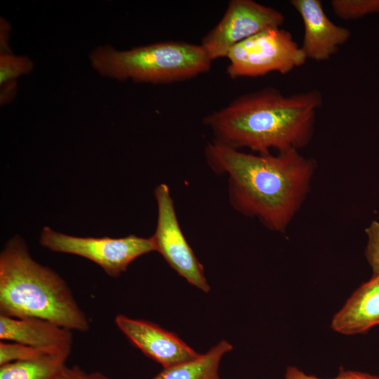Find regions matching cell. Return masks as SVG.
Returning <instances> with one entry per match:
<instances>
[{
  "label": "cell",
  "instance_id": "1",
  "mask_svg": "<svg viewBox=\"0 0 379 379\" xmlns=\"http://www.w3.org/2000/svg\"><path fill=\"white\" fill-rule=\"evenodd\" d=\"M204 157L214 173L227 178L230 206L277 232L286 230L302 206L316 169L297 149L254 154L213 141Z\"/></svg>",
  "mask_w": 379,
  "mask_h": 379
},
{
  "label": "cell",
  "instance_id": "2",
  "mask_svg": "<svg viewBox=\"0 0 379 379\" xmlns=\"http://www.w3.org/2000/svg\"><path fill=\"white\" fill-rule=\"evenodd\" d=\"M322 105L318 90L284 95L274 87L239 96L206 115L203 123L213 141L258 154L300 150L312 138L317 110Z\"/></svg>",
  "mask_w": 379,
  "mask_h": 379
},
{
  "label": "cell",
  "instance_id": "3",
  "mask_svg": "<svg viewBox=\"0 0 379 379\" xmlns=\"http://www.w3.org/2000/svg\"><path fill=\"white\" fill-rule=\"evenodd\" d=\"M0 314L43 319L70 331L90 327L65 280L36 262L19 236L0 254Z\"/></svg>",
  "mask_w": 379,
  "mask_h": 379
},
{
  "label": "cell",
  "instance_id": "4",
  "mask_svg": "<svg viewBox=\"0 0 379 379\" xmlns=\"http://www.w3.org/2000/svg\"><path fill=\"white\" fill-rule=\"evenodd\" d=\"M88 58L93 69L102 77L152 84L190 79L208 72L212 63L200 44L174 41L126 51L100 46Z\"/></svg>",
  "mask_w": 379,
  "mask_h": 379
},
{
  "label": "cell",
  "instance_id": "5",
  "mask_svg": "<svg viewBox=\"0 0 379 379\" xmlns=\"http://www.w3.org/2000/svg\"><path fill=\"white\" fill-rule=\"evenodd\" d=\"M231 79L257 77L272 72L287 74L307 58L292 34L281 27L265 29L235 45L228 53Z\"/></svg>",
  "mask_w": 379,
  "mask_h": 379
},
{
  "label": "cell",
  "instance_id": "6",
  "mask_svg": "<svg viewBox=\"0 0 379 379\" xmlns=\"http://www.w3.org/2000/svg\"><path fill=\"white\" fill-rule=\"evenodd\" d=\"M40 243L52 251L88 259L113 277L125 272L136 258L155 251L151 237L134 234L121 238L79 237L57 232L48 227L42 230Z\"/></svg>",
  "mask_w": 379,
  "mask_h": 379
},
{
  "label": "cell",
  "instance_id": "7",
  "mask_svg": "<svg viewBox=\"0 0 379 379\" xmlns=\"http://www.w3.org/2000/svg\"><path fill=\"white\" fill-rule=\"evenodd\" d=\"M284 16L274 8L253 0H231L219 22L200 44L208 58H227L230 51L241 41L270 28L281 27Z\"/></svg>",
  "mask_w": 379,
  "mask_h": 379
},
{
  "label": "cell",
  "instance_id": "8",
  "mask_svg": "<svg viewBox=\"0 0 379 379\" xmlns=\"http://www.w3.org/2000/svg\"><path fill=\"white\" fill-rule=\"evenodd\" d=\"M157 204V222L151 237L155 247L170 267L190 284L208 292L210 286L204 267L196 257L181 230L174 202L168 185L161 183L154 189Z\"/></svg>",
  "mask_w": 379,
  "mask_h": 379
},
{
  "label": "cell",
  "instance_id": "9",
  "mask_svg": "<svg viewBox=\"0 0 379 379\" xmlns=\"http://www.w3.org/2000/svg\"><path fill=\"white\" fill-rule=\"evenodd\" d=\"M114 322L131 343L163 368L197 359L200 356L175 333L157 324L118 314Z\"/></svg>",
  "mask_w": 379,
  "mask_h": 379
},
{
  "label": "cell",
  "instance_id": "10",
  "mask_svg": "<svg viewBox=\"0 0 379 379\" xmlns=\"http://www.w3.org/2000/svg\"><path fill=\"white\" fill-rule=\"evenodd\" d=\"M304 25L301 49L307 59L328 60L350 37V30L332 22L319 0H291Z\"/></svg>",
  "mask_w": 379,
  "mask_h": 379
},
{
  "label": "cell",
  "instance_id": "11",
  "mask_svg": "<svg viewBox=\"0 0 379 379\" xmlns=\"http://www.w3.org/2000/svg\"><path fill=\"white\" fill-rule=\"evenodd\" d=\"M379 325V274L362 284L332 318L331 328L343 335L365 333Z\"/></svg>",
  "mask_w": 379,
  "mask_h": 379
},
{
  "label": "cell",
  "instance_id": "12",
  "mask_svg": "<svg viewBox=\"0 0 379 379\" xmlns=\"http://www.w3.org/2000/svg\"><path fill=\"white\" fill-rule=\"evenodd\" d=\"M0 339L34 347L64 348L72 347V333L46 319L0 314Z\"/></svg>",
  "mask_w": 379,
  "mask_h": 379
},
{
  "label": "cell",
  "instance_id": "13",
  "mask_svg": "<svg viewBox=\"0 0 379 379\" xmlns=\"http://www.w3.org/2000/svg\"><path fill=\"white\" fill-rule=\"evenodd\" d=\"M233 346L222 340L195 359L163 368L151 379H221L218 368L222 357Z\"/></svg>",
  "mask_w": 379,
  "mask_h": 379
},
{
  "label": "cell",
  "instance_id": "14",
  "mask_svg": "<svg viewBox=\"0 0 379 379\" xmlns=\"http://www.w3.org/2000/svg\"><path fill=\"white\" fill-rule=\"evenodd\" d=\"M72 348L0 366V379H53L66 365Z\"/></svg>",
  "mask_w": 379,
  "mask_h": 379
},
{
  "label": "cell",
  "instance_id": "15",
  "mask_svg": "<svg viewBox=\"0 0 379 379\" xmlns=\"http://www.w3.org/2000/svg\"><path fill=\"white\" fill-rule=\"evenodd\" d=\"M69 348H72V347L64 348L34 347L18 343L1 340L0 366L13 361L35 359Z\"/></svg>",
  "mask_w": 379,
  "mask_h": 379
},
{
  "label": "cell",
  "instance_id": "16",
  "mask_svg": "<svg viewBox=\"0 0 379 379\" xmlns=\"http://www.w3.org/2000/svg\"><path fill=\"white\" fill-rule=\"evenodd\" d=\"M331 6L335 15L344 20L379 13V0H332Z\"/></svg>",
  "mask_w": 379,
  "mask_h": 379
},
{
  "label": "cell",
  "instance_id": "17",
  "mask_svg": "<svg viewBox=\"0 0 379 379\" xmlns=\"http://www.w3.org/2000/svg\"><path fill=\"white\" fill-rule=\"evenodd\" d=\"M33 69L34 62L27 55L0 53V85L15 81L19 77L31 73Z\"/></svg>",
  "mask_w": 379,
  "mask_h": 379
},
{
  "label": "cell",
  "instance_id": "18",
  "mask_svg": "<svg viewBox=\"0 0 379 379\" xmlns=\"http://www.w3.org/2000/svg\"><path fill=\"white\" fill-rule=\"evenodd\" d=\"M367 244L365 257L373 274H379V222L373 220L365 230Z\"/></svg>",
  "mask_w": 379,
  "mask_h": 379
},
{
  "label": "cell",
  "instance_id": "19",
  "mask_svg": "<svg viewBox=\"0 0 379 379\" xmlns=\"http://www.w3.org/2000/svg\"><path fill=\"white\" fill-rule=\"evenodd\" d=\"M284 379H324L313 375H307L295 366L287 367ZM325 379H379V376L371 375L361 371L340 368L338 375L333 378Z\"/></svg>",
  "mask_w": 379,
  "mask_h": 379
},
{
  "label": "cell",
  "instance_id": "20",
  "mask_svg": "<svg viewBox=\"0 0 379 379\" xmlns=\"http://www.w3.org/2000/svg\"><path fill=\"white\" fill-rule=\"evenodd\" d=\"M53 379H110L99 371L86 372L78 366L65 365Z\"/></svg>",
  "mask_w": 379,
  "mask_h": 379
},
{
  "label": "cell",
  "instance_id": "21",
  "mask_svg": "<svg viewBox=\"0 0 379 379\" xmlns=\"http://www.w3.org/2000/svg\"><path fill=\"white\" fill-rule=\"evenodd\" d=\"M11 32V25L8 22L1 18L0 20V47L1 53H12L9 46V38Z\"/></svg>",
  "mask_w": 379,
  "mask_h": 379
},
{
  "label": "cell",
  "instance_id": "22",
  "mask_svg": "<svg viewBox=\"0 0 379 379\" xmlns=\"http://www.w3.org/2000/svg\"><path fill=\"white\" fill-rule=\"evenodd\" d=\"M1 86L0 103L4 105L13 100L17 92V82L11 81Z\"/></svg>",
  "mask_w": 379,
  "mask_h": 379
}]
</instances>
